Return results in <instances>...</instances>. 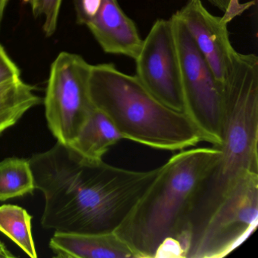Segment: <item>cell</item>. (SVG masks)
<instances>
[{
    "instance_id": "7a4b0ae2",
    "label": "cell",
    "mask_w": 258,
    "mask_h": 258,
    "mask_svg": "<svg viewBox=\"0 0 258 258\" xmlns=\"http://www.w3.org/2000/svg\"><path fill=\"white\" fill-rule=\"evenodd\" d=\"M220 154L215 146L184 149L161 166L114 232L137 258L182 257L195 200Z\"/></svg>"
},
{
    "instance_id": "e0dca14e",
    "label": "cell",
    "mask_w": 258,
    "mask_h": 258,
    "mask_svg": "<svg viewBox=\"0 0 258 258\" xmlns=\"http://www.w3.org/2000/svg\"><path fill=\"white\" fill-rule=\"evenodd\" d=\"M102 0H74L77 23L87 26L97 15Z\"/></svg>"
},
{
    "instance_id": "4fadbf2b",
    "label": "cell",
    "mask_w": 258,
    "mask_h": 258,
    "mask_svg": "<svg viewBox=\"0 0 258 258\" xmlns=\"http://www.w3.org/2000/svg\"><path fill=\"white\" fill-rule=\"evenodd\" d=\"M35 90L21 78L0 86V134L14 126L31 108L41 103Z\"/></svg>"
},
{
    "instance_id": "8992f818",
    "label": "cell",
    "mask_w": 258,
    "mask_h": 258,
    "mask_svg": "<svg viewBox=\"0 0 258 258\" xmlns=\"http://www.w3.org/2000/svg\"><path fill=\"white\" fill-rule=\"evenodd\" d=\"M258 173L236 181L185 250V258H221L242 244L257 227Z\"/></svg>"
},
{
    "instance_id": "277c9868",
    "label": "cell",
    "mask_w": 258,
    "mask_h": 258,
    "mask_svg": "<svg viewBox=\"0 0 258 258\" xmlns=\"http://www.w3.org/2000/svg\"><path fill=\"white\" fill-rule=\"evenodd\" d=\"M88 88L95 108L125 140L170 152L191 149L204 141L185 113L161 103L137 77L120 72L114 64H91Z\"/></svg>"
},
{
    "instance_id": "5b68a950",
    "label": "cell",
    "mask_w": 258,
    "mask_h": 258,
    "mask_svg": "<svg viewBox=\"0 0 258 258\" xmlns=\"http://www.w3.org/2000/svg\"><path fill=\"white\" fill-rule=\"evenodd\" d=\"M170 20L180 68L185 114L196 125L204 142L218 147L223 129V86L179 16L175 13Z\"/></svg>"
},
{
    "instance_id": "8fae6325",
    "label": "cell",
    "mask_w": 258,
    "mask_h": 258,
    "mask_svg": "<svg viewBox=\"0 0 258 258\" xmlns=\"http://www.w3.org/2000/svg\"><path fill=\"white\" fill-rule=\"evenodd\" d=\"M49 247L56 257L137 258L131 247L115 233L55 232Z\"/></svg>"
},
{
    "instance_id": "52a82bcc",
    "label": "cell",
    "mask_w": 258,
    "mask_h": 258,
    "mask_svg": "<svg viewBox=\"0 0 258 258\" xmlns=\"http://www.w3.org/2000/svg\"><path fill=\"white\" fill-rule=\"evenodd\" d=\"M90 67L81 55L58 54L51 64L45 95L48 126L57 141L69 146L95 107L89 94Z\"/></svg>"
},
{
    "instance_id": "2e32d148",
    "label": "cell",
    "mask_w": 258,
    "mask_h": 258,
    "mask_svg": "<svg viewBox=\"0 0 258 258\" xmlns=\"http://www.w3.org/2000/svg\"><path fill=\"white\" fill-rule=\"evenodd\" d=\"M25 2L31 6L34 17H44L45 35L49 37L53 35L56 31L62 0H25Z\"/></svg>"
},
{
    "instance_id": "5bb4252c",
    "label": "cell",
    "mask_w": 258,
    "mask_h": 258,
    "mask_svg": "<svg viewBox=\"0 0 258 258\" xmlns=\"http://www.w3.org/2000/svg\"><path fill=\"white\" fill-rule=\"evenodd\" d=\"M35 188L29 160L8 158L0 161V202L31 194Z\"/></svg>"
},
{
    "instance_id": "ba28073f",
    "label": "cell",
    "mask_w": 258,
    "mask_h": 258,
    "mask_svg": "<svg viewBox=\"0 0 258 258\" xmlns=\"http://www.w3.org/2000/svg\"><path fill=\"white\" fill-rule=\"evenodd\" d=\"M135 75L161 103L185 113L180 68L171 20L158 19L143 40Z\"/></svg>"
},
{
    "instance_id": "d6986e66",
    "label": "cell",
    "mask_w": 258,
    "mask_h": 258,
    "mask_svg": "<svg viewBox=\"0 0 258 258\" xmlns=\"http://www.w3.org/2000/svg\"><path fill=\"white\" fill-rule=\"evenodd\" d=\"M254 5V1L246 3V4H240L239 0H230L227 10L225 12L222 18V20L225 23L229 24L232 19L237 16L242 14L245 10H248L252 6Z\"/></svg>"
},
{
    "instance_id": "7402d4cb",
    "label": "cell",
    "mask_w": 258,
    "mask_h": 258,
    "mask_svg": "<svg viewBox=\"0 0 258 258\" xmlns=\"http://www.w3.org/2000/svg\"><path fill=\"white\" fill-rule=\"evenodd\" d=\"M9 1L10 0H0V23H1V21H2L4 11H5L6 7H7Z\"/></svg>"
},
{
    "instance_id": "6da1fadb",
    "label": "cell",
    "mask_w": 258,
    "mask_h": 258,
    "mask_svg": "<svg viewBox=\"0 0 258 258\" xmlns=\"http://www.w3.org/2000/svg\"><path fill=\"white\" fill-rule=\"evenodd\" d=\"M29 162L35 188L44 196L42 226L72 233L115 232L161 170L90 161L58 141Z\"/></svg>"
},
{
    "instance_id": "44dd1931",
    "label": "cell",
    "mask_w": 258,
    "mask_h": 258,
    "mask_svg": "<svg viewBox=\"0 0 258 258\" xmlns=\"http://www.w3.org/2000/svg\"><path fill=\"white\" fill-rule=\"evenodd\" d=\"M15 256H15L14 254H13V253H12L11 252H10V250L7 249V247H6L5 244L0 241V258L15 257Z\"/></svg>"
},
{
    "instance_id": "9a60e30c",
    "label": "cell",
    "mask_w": 258,
    "mask_h": 258,
    "mask_svg": "<svg viewBox=\"0 0 258 258\" xmlns=\"http://www.w3.org/2000/svg\"><path fill=\"white\" fill-rule=\"evenodd\" d=\"M31 220L32 216L22 207L0 206V232L14 241L30 257L37 258Z\"/></svg>"
},
{
    "instance_id": "9c48e42d",
    "label": "cell",
    "mask_w": 258,
    "mask_h": 258,
    "mask_svg": "<svg viewBox=\"0 0 258 258\" xmlns=\"http://www.w3.org/2000/svg\"><path fill=\"white\" fill-rule=\"evenodd\" d=\"M186 27L217 81L223 86L236 51L229 40L228 24L211 15L202 0H188L176 13Z\"/></svg>"
},
{
    "instance_id": "7c38bea8",
    "label": "cell",
    "mask_w": 258,
    "mask_h": 258,
    "mask_svg": "<svg viewBox=\"0 0 258 258\" xmlns=\"http://www.w3.org/2000/svg\"><path fill=\"white\" fill-rule=\"evenodd\" d=\"M121 140L123 136L112 122L95 108L69 146L84 158L102 161L110 148Z\"/></svg>"
},
{
    "instance_id": "30bf717a",
    "label": "cell",
    "mask_w": 258,
    "mask_h": 258,
    "mask_svg": "<svg viewBox=\"0 0 258 258\" xmlns=\"http://www.w3.org/2000/svg\"><path fill=\"white\" fill-rule=\"evenodd\" d=\"M87 26L106 53L123 55L134 60L138 56L143 40L117 0H102L97 15Z\"/></svg>"
},
{
    "instance_id": "ffe728a7",
    "label": "cell",
    "mask_w": 258,
    "mask_h": 258,
    "mask_svg": "<svg viewBox=\"0 0 258 258\" xmlns=\"http://www.w3.org/2000/svg\"><path fill=\"white\" fill-rule=\"evenodd\" d=\"M210 4H212L214 7H217L220 11L225 12L227 10L230 0H208Z\"/></svg>"
},
{
    "instance_id": "ac0fdd59",
    "label": "cell",
    "mask_w": 258,
    "mask_h": 258,
    "mask_svg": "<svg viewBox=\"0 0 258 258\" xmlns=\"http://www.w3.org/2000/svg\"><path fill=\"white\" fill-rule=\"evenodd\" d=\"M20 78V69L0 44V86Z\"/></svg>"
},
{
    "instance_id": "3957f363",
    "label": "cell",
    "mask_w": 258,
    "mask_h": 258,
    "mask_svg": "<svg viewBox=\"0 0 258 258\" xmlns=\"http://www.w3.org/2000/svg\"><path fill=\"white\" fill-rule=\"evenodd\" d=\"M220 154L201 185L190 214L186 247L236 181L258 173V58L236 52L223 84Z\"/></svg>"
}]
</instances>
